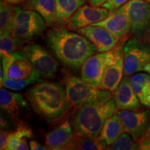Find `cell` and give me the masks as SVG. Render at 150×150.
Segmentation results:
<instances>
[{
  "label": "cell",
  "instance_id": "obj_1",
  "mask_svg": "<svg viewBox=\"0 0 150 150\" xmlns=\"http://www.w3.org/2000/svg\"><path fill=\"white\" fill-rule=\"evenodd\" d=\"M46 40L56 57L71 68H80L88 58L98 52L85 36L63 27H53L49 30Z\"/></svg>",
  "mask_w": 150,
  "mask_h": 150
},
{
  "label": "cell",
  "instance_id": "obj_2",
  "mask_svg": "<svg viewBox=\"0 0 150 150\" xmlns=\"http://www.w3.org/2000/svg\"><path fill=\"white\" fill-rule=\"evenodd\" d=\"M27 97L33 109L47 122L59 120L72 106L65 89L55 82L36 83L28 90Z\"/></svg>",
  "mask_w": 150,
  "mask_h": 150
},
{
  "label": "cell",
  "instance_id": "obj_3",
  "mask_svg": "<svg viewBox=\"0 0 150 150\" xmlns=\"http://www.w3.org/2000/svg\"><path fill=\"white\" fill-rule=\"evenodd\" d=\"M117 112V105L112 98L83 104L73 118L74 133L91 138H98L106 120Z\"/></svg>",
  "mask_w": 150,
  "mask_h": 150
},
{
  "label": "cell",
  "instance_id": "obj_4",
  "mask_svg": "<svg viewBox=\"0 0 150 150\" xmlns=\"http://www.w3.org/2000/svg\"><path fill=\"white\" fill-rule=\"evenodd\" d=\"M46 27L45 21L36 11L16 6L11 33L22 44L36 38Z\"/></svg>",
  "mask_w": 150,
  "mask_h": 150
},
{
  "label": "cell",
  "instance_id": "obj_5",
  "mask_svg": "<svg viewBox=\"0 0 150 150\" xmlns=\"http://www.w3.org/2000/svg\"><path fill=\"white\" fill-rule=\"evenodd\" d=\"M65 92L71 106L77 109L87 103L106 101L112 96V92L93 87L75 76L65 79Z\"/></svg>",
  "mask_w": 150,
  "mask_h": 150
},
{
  "label": "cell",
  "instance_id": "obj_6",
  "mask_svg": "<svg viewBox=\"0 0 150 150\" xmlns=\"http://www.w3.org/2000/svg\"><path fill=\"white\" fill-rule=\"evenodd\" d=\"M117 50L115 48L108 52L96 53L84 61L81 66V76L86 83L99 88L105 70L115 61Z\"/></svg>",
  "mask_w": 150,
  "mask_h": 150
},
{
  "label": "cell",
  "instance_id": "obj_7",
  "mask_svg": "<svg viewBox=\"0 0 150 150\" xmlns=\"http://www.w3.org/2000/svg\"><path fill=\"white\" fill-rule=\"evenodd\" d=\"M124 74L129 76L143 71L150 62V45L138 39H131L123 47Z\"/></svg>",
  "mask_w": 150,
  "mask_h": 150
},
{
  "label": "cell",
  "instance_id": "obj_8",
  "mask_svg": "<svg viewBox=\"0 0 150 150\" xmlns=\"http://www.w3.org/2000/svg\"><path fill=\"white\" fill-rule=\"evenodd\" d=\"M4 76L11 79L23 80L31 77H40L31 61L22 52L15 51L1 56Z\"/></svg>",
  "mask_w": 150,
  "mask_h": 150
},
{
  "label": "cell",
  "instance_id": "obj_9",
  "mask_svg": "<svg viewBox=\"0 0 150 150\" xmlns=\"http://www.w3.org/2000/svg\"><path fill=\"white\" fill-rule=\"evenodd\" d=\"M21 52L31 61L38 74L43 78L52 79L57 72L59 63L47 50L37 44H28Z\"/></svg>",
  "mask_w": 150,
  "mask_h": 150
},
{
  "label": "cell",
  "instance_id": "obj_10",
  "mask_svg": "<svg viewBox=\"0 0 150 150\" xmlns=\"http://www.w3.org/2000/svg\"><path fill=\"white\" fill-rule=\"evenodd\" d=\"M131 24V31L141 35L150 27V3L145 0H129L122 6Z\"/></svg>",
  "mask_w": 150,
  "mask_h": 150
},
{
  "label": "cell",
  "instance_id": "obj_11",
  "mask_svg": "<svg viewBox=\"0 0 150 150\" xmlns=\"http://www.w3.org/2000/svg\"><path fill=\"white\" fill-rule=\"evenodd\" d=\"M117 114L120 118L125 131L138 141L145 135L150 125V110H119Z\"/></svg>",
  "mask_w": 150,
  "mask_h": 150
},
{
  "label": "cell",
  "instance_id": "obj_12",
  "mask_svg": "<svg viewBox=\"0 0 150 150\" xmlns=\"http://www.w3.org/2000/svg\"><path fill=\"white\" fill-rule=\"evenodd\" d=\"M109 13L110 11L104 7H95L85 4L74 13L69 20L66 28L68 30L76 31L102 21L109 16Z\"/></svg>",
  "mask_w": 150,
  "mask_h": 150
},
{
  "label": "cell",
  "instance_id": "obj_13",
  "mask_svg": "<svg viewBox=\"0 0 150 150\" xmlns=\"http://www.w3.org/2000/svg\"><path fill=\"white\" fill-rule=\"evenodd\" d=\"M93 43L99 52H108L117 46L119 39L107 29L99 26L91 25L76 30Z\"/></svg>",
  "mask_w": 150,
  "mask_h": 150
},
{
  "label": "cell",
  "instance_id": "obj_14",
  "mask_svg": "<svg viewBox=\"0 0 150 150\" xmlns=\"http://www.w3.org/2000/svg\"><path fill=\"white\" fill-rule=\"evenodd\" d=\"M73 126L68 120L56 127L46 134L45 143L47 149H70L74 137Z\"/></svg>",
  "mask_w": 150,
  "mask_h": 150
},
{
  "label": "cell",
  "instance_id": "obj_15",
  "mask_svg": "<svg viewBox=\"0 0 150 150\" xmlns=\"http://www.w3.org/2000/svg\"><path fill=\"white\" fill-rule=\"evenodd\" d=\"M93 25L105 28L119 40L125 38L131 31L130 22L122 6L110 11L107 18Z\"/></svg>",
  "mask_w": 150,
  "mask_h": 150
},
{
  "label": "cell",
  "instance_id": "obj_16",
  "mask_svg": "<svg viewBox=\"0 0 150 150\" xmlns=\"http://www.w3.org/2000/svg\"><path fill=\"white\" fill-rule=\"evenodd\" d=\"M112 97L118 110H137L141 106V103L131 87L129 76L122 78L117 89L113 92Z\"/></svg>",
  "mask_w": 150,
  "mask_h": 150
},
{
  "label": "cell",
  "instance_id": "obj_17",
  "mask_svg": "<svg viewBox=\"0 0 150 150\" xmlns=\"http://www.w3.org/2000/svg\"><path fill=\"white\" fill-rule=\"evenodd\" d=\"M117 59L106 67L99 88L114 92L120 83L124 74V52L122 45L117 47Z\"/></svg>",
  "mask_w": 150,
  "mask_h": 150
},
{
  "label": "cell",
  "instance_id": "obj_18",
  "mask_svg": "<svg viewBox=\"0 0 150 150\" xmlns=\"http://www.w3.org/2000/svg\"><path fill=\"white\" fill-rule=\"evenodd\" d=\"M0 107L13 120H18L22 110L29 109L28 102L21 94L8 91L1 88Z\"/></svg>",
  "mask_w": 150,
  "mask_h": 150
},
{
  "label": "cell",
  "instance_id": "obj_19",
  "mask_svg": "<svg viewBox=\"0 0 150 150\" xmlns=\"http://www.w3.org/2000/svg\"><path fill=\"white\" fill-rule=\"evenodd\" d=\"M24 8L31 9L38 13L48 27H54L58 25L56 0H26Z\"/></svg>",
  "mask_w": 150,
  "mask_h": 150
},
{
  "label": "cell",
  "instance_id": "obj_20",
  "mask_svg": "<svg viewBox=\"0 0 150 150\" xmlns=\"http://www.w3.org/2000/svg\"><path fill=\"white\" fill-rule=\"evenodd\" d=\"M129 81L140 103L150 108V75L145 73L132 74Z\"/></svg>",
  "mask_w": 150,
  "mask_h": 150
},
{
  "label": "cell",
  "instance_id": "obj_21",
  "mask_svg": "<svg viewBox=\"0 0 150 150\" xmlns=\"http://www.w3.org/2000/svg\"><path fill=\"white\" fill-rule=\"evenodd\" d=\"M85 4L86 0H56L58 26L66 27L74 13Z\"/></svg>",
  "mask_w": 150,
  "mask_h": 150
},
{
  "label": "cell",
  "instance_id": "obj_22",
  "mask_svg": "<svg viewBox=\"0 0 150 150\" xmlns=\"http://www.w3.org/2000/svg\"><path fill=\"white\" fill-rule=\"evenodd\" d=\"M124 132L122 123L119 115L116 113L106 120L98 138L103 140L108 147L111 145Z\"/></svg>",
  "mask_w": 150,
  "mask_h": 150
},
{
  "label": "cell",
  "instance_id": "obj_23",
  "mask_svg": "<svg viewBox=\"0 0 150 150\" xmlns=\"http://www.w3.org/2000/svg\"><path fill=\"white\" fill-rule=\"evenodd\" d=\"M107 147L103 140L99 138H91L74 133V137L70 149L78 150H100Z\"/></svg>",
  "mask_w": 150,
  "mask_h": 150
},
{
  "label": "cell",
  "instance_id": "obj_24",
  "mask_svg": "<svg viewBox=\"0 0 150 150\" xmlns=\"http://www.w3.org/2000/svg\"><path fill=\"white\" fill-rule=\"evenodd\" d=\"M15 8L4 0L0 2V33H11V27L15 14Z\"/></svg>",
  "mask_w": 150,
  "mask_h": 150
},
{
  "label": "cell",
  "instance_id": "obj_25",
  "mask_svg": "<svg viewBox=\"0 0 150 150\" xmlns=\"http://www.w3.org/2000/svg\"><path fill=\"white\" fill-rule=\"evenodd\" d=\"M24 137L31 139L33 137V131L29 126L23 123H20L16 130L10 133L6 150H16L19 142Z\"/></svg>",
  "mask_w": 150,
  "mask_h": 150
},
{
  "label": "cell",
  "instance_id": "obj_26",
  "mask_svg": "<svg viewBox=\"0 0 150 150\" xmlns=\"http://www.w3.org/2000/svg\"><path fill=\"white\" fill-rule=\"evenodd\" d=\"M136 142L129 133L125 131L111 145L108 146L105 149L138 150L140 149L139 143Z\"/></svg>",
  "mask_w": 150,
  "mask_h": 150
},
{
  "label": "cell",
  "instance_id": "obj_27",
  "mask_svg": "<svg viewBox=\"0 0 150 150\" xmlns=\"http://www.w3.org/2000/svg\"><path fill=\"white\" fill-rule=\"evenodd\" d=\"M22 43L16 38L11 34V33H1L0 36V54L1 56L8 55L18 49Z\"/></svg>",
  "mask_w": 150,
  "mask_h": 150
},
{
  "label": "cell",
  "instance_id": "obj_28",
  "mask_svg": "<svg viewBox=\"0 0 150 150\" xmlns=\"http://www.w3.org/2000/svg\"><path fill=\"white\" fill-rule=\"evenodd\" d=\"M42 81L43 80L40 77H31L27 79L13 80L4 76L2 82L0 83H1V88L4 87L6 88L12 90V91H20V90L25 88L27 86L31 84L38 83Z\"/></svg>",
  "mask_w": 150,
  "mask_h": 150
},
{
  "label": "cell",
  "instance_id": "obj_29",
  "mask_svg": "<svg viewBox=\"0 0 150 150\" xmlns=\"http://www.w3.org/2000/svg\"><path fill=\"white\" fill-rule=\"evenodd\" d=\"M128 1L129 0H108L106 3L102 5V7L109 11H112L122 6Z\"/></svg>",
  "mask_w": 150,
  "mask_h": 150
},
{
  "label": "cell",
  "instance_id": "obj_30",
  "mask_svg": "<svg viewBox=\"0 0 150 150\" xmlns=\"http://www.w3.org/2000/svg\"><path fill=\"white\" fill-rule=\"evenodd\" d=\"M10 133L5 129H1L0 131V149L1 150H5L6 149Z\"/></svg>",
  "mask_w": 150,
  "mask_h": 150
},
{
  "label": "cell",
  "instance_id": "obj_31",
  "mask_svg": "<svg viewBox=\"0 0 150 150\" xmlns=\"http://www.w3.org/2000/svg\"><path fill=\"white\" fill-rule=\"evenodd\" d=\"M138 142L139 143L140 149L150 150V137L140 139Z\"/></svg>",
  "mask_w": 150,
  "mask_h": 150
},
{
  "label": "cell",
  "instance_id": "obj_32",
  "mask_svg": "<svg viewBox=\"0 0 150 150\" xmlns=\"http://www.w3.org/2000/svg\"><path fill=\"white\" fill-rule=\"evenodd\" d=\"M29 147L32 150H45L47 149L46 146H43L38 142L34 140H31L29 141Z\"/></svg>",
  "mask_w": 150,
  "mask_h": 150
},
{
  "label": "cell",
  "instance_id": "obj_33",
  "mask_svg": "<svg viewBox=\"0 0 150 150\" xmlns=\"http://www.w3.org/2000/svg\"><path fill=\"white\" fill-rule=\"evenodd\" d=\"M29 138L27 137H24V138H21L20 141L19 142L18 146L16 147V150H28L30 149L28 145V142L27 140Z\"/></svg>",
  "mask_w": 150,
  "mask_h": 150
},
{
  "label": "cell",
  "instance_id": "obj_34",
  "mask_svg": "<svg viewBox=\"0 0 150 150\" xmlns=\"http://www.w3.org/2000/svg\"><path fill=\"white\" fill-rule=\"evenodd\" d=\"M107 1L108 0H88V3L90 5L93 6L99 7L102 6V5Z\"/></svg>",
  "mask_w": 150,
  "mask_h": 150
},
{
  "label": "cell",
  "instance_id": "obj_35",
  "mask_svg": "<svg viewBox=\"0 0 150 150\" xmlns=\"http://www.w3.org/2000/svg\"><path fill=\"white\" fill-rule=\"evenodd\" d=\"M8 127V120L4 117L2 114L0 115V127L1 129H4Z\"/></svg>",
  "mask_w": 150,
  "mask_h": 150
},
{
  "label": "cell",
  "instance_id": "obj_36",
  "mask_svg": "<svg viewBox=\"0 0 150 150\" xmlns=\"http://www.w3.org/2000/svg\"><path fill=\"white\" fill-rule=\"evenodd\" d=\"M4 1H6V2H8L9 4H11L17 5V4H19L24 2L26 0H4Z\"/></svg>",
  "mask_w": 150,
  "mask_h": 150
},
{
  "label": "cell",
  "instance_id": "obj_37",
  "mask_svg": "<svg viewBox=\"0 0 150 150\" xmlns=\"http://www.w3.org/2000/svg\"><path fill=\"white\" fill-rule=\"evenodd\" d=\"M143 71H145L148 74H150V62L149 63H148L146 64L145 66H144V68H143Z\"/></svg>",
  "mask_w": 150,
  "mask_h": 150
},
{
  "label": "cell",
  "instance_id": "obj_38",
  "mask_svg": "<svg viewBox=\"0 0 150 150\" xmlns=\"http://www.w3.org/2000/svg\"><path fill=\"white\" fill-rule=\"evenodd\" d=\"M147 137H150V125H149V127H148L147 130V131H146V133L145 134V135H144V136H142V138H140V139H142V138H147ZM139 140H140V139H139ZM137 142H138V141H137Z\"/></svg>",
  "mask_w": 150,
  "mask_h": 150
},
{
  "label": "cell",
  "instance_id": "obj_39",
  "mask_svg": "<svg viewBox=\"0 0 150 150\" xmlns=\"http://www.w3.org/2000/svg\"><path fill=\"white\" fill-rule=\"evenodd\" d=\"M145 1H148V2L150 3V0H145Z\"/></svg>",
  "mask_w": 150,
  "mask_h": 150
}]
</instances>
